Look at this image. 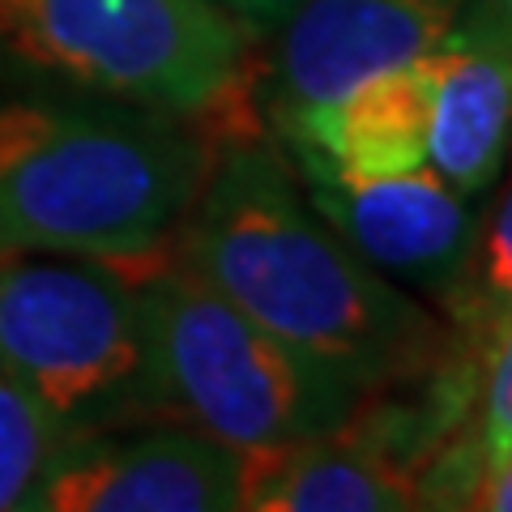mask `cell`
Here are the masks:
<instances>
[{
	"label": "cell",
	"instance_id": "cell-1",
	"mask_svg": "<svg viewBox=\"0 0 512 512\" xmlns=\"http://www.w3.org/2000/svg\"><path fill=\"white\" fill-rule=\"evenodd\" d=\"M214 158L180 231L184 265L363 397L440 372L453 333L316 218L282 150L252 137Z\"/></svg>",
	"mask_w": 512,
	"mask_h": 512
},
{
	"label": "cell",
	"instance_id": "cell-2",
	"mask_svg": "<svg viewBox=\"0 0 512 512\" xmlns=\"http://www.w3.org/2000/svg\"><path fill=\"white\" fill-rule=\"evenodd\" d=\"M214 150L141 107L0 103V244L103 261L146 286L180 261V231Z\"/></svg>",
	"mask_w": 512,
	"mask_h": 512
},
{
	"label": "cell",
	"instance_id": "cell-3",
	"mask_svg": "<svg viewBox=\"0 0 512 512\" xmlns=\"http://www.w3.org/2000/svg\"><path fill=\"white\" fill-rule=\"evenodd\" d=\"M248 52L252 30L218 0H0V60L171 116L214 154L261 137Z\"/></svg>",
	"mask_w": 512,
	"mask_h": 512
},
{
	"label": "cell",
	"instance_id": "cell-4",
	"mask_svg": "<svg viewBox=\"0 0 512 512\" xmlns=\"http://www.w3.org/2000/svg\"><path fill=\"white\" fill-rule=\"evenodd\" d=\"M150 402L231 453L299 444L342 427L363 393L218 295L184 256L141 286Z\"/></svg>",
	"mask_w": 512,
	"mask_h": 512
},
{
	"label": "cell",
	"instance_id": "cell-5",
	"mask_svg": "<svg viewBox=\"0 0 512 512\" xmlns=\"http://www.w3.org/2000/svg\"><path fill=\"white\" fill-rule=\"evenodd\" d=\"M0 376L77 436L137 397L150 402L141 291L90 256H9L0 265Z\"/></svg>",
	"mask_w": 512,
	"mask_h": 512
},
{
	"label": "cell",
	"instance_id": "cell-6",
	"mask_svg": "<svg viewBox=\"0 0 512 512\" xmlns=\"http://www.w3.org/2000/svg\"><path fill=\"white\" fill-rule=\"evenodd\" d=\"M303 197L342 244L384 274L453 303L470 291L478 222L470 197L453 192L431 167L402 175H342L295 158Z\"/></svg>",
	"mask_w": 512,
	"mask_h": 512
},
{
	"label": "cell",
	"instance_id": "cell-7",
	"mask_svg": "<svg viewBox=\"0 0 512 512\" xmlns=\"http://www.w3.org/2000/svg\"><path fill=\"white\" fill-rule=\"evenodd\" d=\"M448 436L440 414H350L325 436L248 453L239 508L252 512H406L423 508V474Z\"/></svg>",
	"mask_w": 512,
	"mask_h": 512
},
{
	"label": "cell",
	"instance_id": "cell-8",
	"mask_svg": "<svg viewBox=\"0 0 512 512\" xmlns=\"http://www.w3.org/2000/svg\"><path fill=\"white\" fill-rule=\"evenodd\" d=\"M457 22L461 0H299L278 26L274 120L427 56Z\"/></svg>",
	"mask_w": 512,
	"mask_h": 512
},
{
	"label": "cell",
	"instance_id": "cell-9",
	"mask_svg": "<svg viewBox=\"0 0 512 512\" xmlns=\"http://www.w3.org/2000/svg\"><path fill=\"white\" fill-rule=\"evenodd\" d=\"M244 461L201 431H150L128 440L82 436L47 474L30 508L43 512H231Z\"/></svg>",
	"mask_w": 512,
	"mask_h": 512
},
{
	"label": "cell",
	"instance_id": "cell-10",
	"mask_svg": "<svg viewBox=\"0 0 512 512\" xmlns=\"http://www.w3.org/2000/svg\"><path fill=\"white\" fill-rule=\"evenodd\" d=\"M431 111L436 56L427 52L274 124L291 158H308L342 175H402L427 167Z\"/></svg>",
	"mask_w": 512,
	"mask_h": 512
},
{
	"label": "cell",
	"instance_id": "cell-11",
	"mask_svg": "<svg viewBox=\"0 0 512 512\" xmlns=\"http://www.w3.org/2000/svg\"><path fill=\"white\" fill-rule=\"evenodd\" d=\"M436 56L427 167L461 197H483L512 146V43L483 22L448 35Z\"/></svg>",
	"mask_w": 512,
	"mask_h": 512
},
{
	"label": "cell",
	"instance_id": "cell-12",
	"mask_svg": "<svg viewBox=\"0 0 512 512\" xmlns=\"http://www.w3.org/2000/svg\"><path fill=\"white\" fill-rule=\"evenodd\" d=\"M487 346L478 355V380L470 389V423L453 427L423 474V508H461L495 457L512 448V303L483 312Z\"/></svg>",
	"mask_w": 512,
	"mask_h": 512
},
{
	"label": "cell",
	"instance_id": "cell-13",
	"mask_svg": "<svg viewBox=\"0 0 512 512\" xmlns=\"http://www.w3.org/2000/svg\"><path fill=\"white\" fill-rule=\"evenodd\" d=\"M77 440L82 436L39 406L22 384L0 376V512L30 508L35 491Z\"/></svg>",
	"mask_w": 512,
	"mask_h": 512
},
{
	"label": "cell",
	"instance_id": "cell-14",
	"mask_svg": "<svg viewBox=\"0 0 512 512\" xmlns=\"http://www.w3.org/2000/svg\"><path fill=\"white\" fill-rule=\"evenodd\" d=\"M474 274L478 278H470V291L478 295V312H491V308L512 303V180H508L504 197L491 214L487 239L478 244Z\"/></svg>",
	"mask_w": 512,
	"mask_h": 512
},
{
	"label": "cell",
	"instance_id": "cell-15",
	"mask_svg": "<svg viewBox=\"0 0 512 512\" xmlns=\"http://www.w3.org/2000/svg\"><path fill=\"white\" fill-rule=\"evenodd\" d=\"M461 508H478V512H512V448L504 457H495L491 466L474 478V487Z\"/></svg>",
	"mask_w": 512,
	"mask_h": 512
},
{
	"label": "cell",
	"instance_id": "cell-16",
	"mask_svg": "<svg viewBox=\"0 0 512 512\" xmlns=\"http://www.w3.org/2000/svg\"><path fill=\"white\" fill-rule=\"evenodd\" d=\"M295 5L299 0H222V9H231L235 18L252 30V35H269V30H278Z\"/></svg>",
	"mask_w": 512,
	"mask_h": 512
},
{
	"label": "cell",
	"instance_id": "cell-17",
	"mask_svg": "<svg viewBox=\"0 0 512 512\" xmlns=\"http://www.w3.org/2000/svg\"><path fill=\"white\" fill-rule=\"evenodd\" d=\"M474 22L491 26L495 35H504L512 43V0H478V5H474Z\"/></svg>",
	"mask_w": 512,
	"mask_h": 512
},
{
	"label": "cell",
	"instance_id": "cell-18",
	"mask_svg": "<svg viewBox=\"0 0 512 512\" xmlns=\"http://www.w3.org/2000/svg\"><path fill=\"white\" fill-rule=\"evenodd\" d=\"M9 256H18V252H13V248H5V244H0V265H5V261H9Z\"/></svg>",
	"mask_w": 512,
	"mask_h": 512
},
{
	"label": "cell",
	"instance_id": "cell-19",
	"mask_svg": "<svg viewBox=\"0 0 512 512\" xmlns=\"http://www.w3.org/2000/svg\"><path fill=\"white\" fill-rule=\"evenodd\" d=\"M218 5H222V0H218Z\"/></svg>",
	"mask_w": 512,
	"mask_h": 512
}]
</instances>
